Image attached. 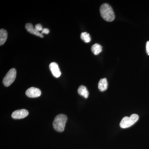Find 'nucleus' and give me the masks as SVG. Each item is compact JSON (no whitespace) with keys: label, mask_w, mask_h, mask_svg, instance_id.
<instances>
[{"label":"nucleus","mask_w":149,"mask_h":149,"mask_svg":"<svg viewBox=\"0 0 149 149\" xmlns=\"http://www.w3.org/2000/svg\"><path fill=\"white\" fill-rule=\"evenodd\" d=\"M81 39L85 43L90 42L91 41V37L90 34L86 32H83L80 35Z\"/></svg>","instance_id":"nucleus-13"},{"label":"nucleus","mask_w":149,"mask_h":149,"mask_svg":"<svg viewBox=\"0 0 149 149\" xmlns=\"http://www.w3.org/2000/svg\"><path fill=\"white\" fill-rule=\"evenodd\" d=\"M139 119V116L137 114L131 115L130 117L125 116L123 118L120 123V126L121 128H128L133 125Z\"/></svg>","instance_id":"nucleus-3"},{"label":"nucleus","mask_w":149,"mask_h":149,"mask_svg":"<svg viewBox=\"0 0 149 149\" xmlns=\"http://www.w3.org/2000/svg\"><path fill=\"white\" fill-rule=\"evenodd\" d=\"M16 74V70L15 68L10 70L3 79V83L4 85L6 87L10 86L15 80Z\"/></svg>","instance_id":"nucleus-4"},{"label":"nucleus","mask_w":149,"mask_h":149,"mask_svg":"<svg viewBox=\"0 0 149 149\" xmlns=\"http://www.w3.org/2000/svg\"><path fill=\"white\" fill-rule=\"evenodd\" d=\"M67 119V117L65 115H58L55 118L53 123L54 129L58 132L63 131Z\"/></svg>","instance_id":"nucleus-2"},{"label":"nucleus","mask_w":149,"mask_h":149,"mask_svg":"<svg viewBox=\"0 0 149 149\" xmlns=\"http://www.w3.org/2000/svg\"><path fill=\"white\" fill-rule=\"evenodd\" d=\"M108 88L107 80L106 78L100 79L98 83L99 90L101 92L106 91Z\"/></svg>","instance_id":"nucleus-9"},{"label":"nucleus","mask_w":149,"mask_h":149,"mask_svg":"<svg viewBox=\"0 0 149 149\" xmlns=\"http://www.w3.org/2000/svg\"><path fill=\"white\" fill-rule=\"evenodd\" d=\"M8 33L5 29H1L0 30V45L4 44L7 39Z\"/></svg>","instance_id":"nucleus-10"},{"label":"nucleus","mask_w":149,"mask_h":149,"mask_svg":"<svg viewBox=\"0 0 149 149\" xmlns=\"http://www.w3.org/2000/svg\"><path fill=\"white\" fill-rule=\"evenodd\" d=\"M146 49L147 53L149 55V41L147 42Z\"/></svg>","instance_id":"nucleus-16"},{"label":"nucleus","mask_w":149,"mask_h":149,"mask_svg":"<svg viewBox=\"0 0 149 149\" xmlns=\"http://www.w3.org/2000/svg\"><path fill=\"white\" fill-rule=\"evenodd\" d=\"M100 12L101 15L106 21L112 22L114 20V12L111 7L108 4H103L100 8Z\"/></svg>","instance_id":"nucleus-1"},{"label":"nucleus","mask_w":149,"mask_h":149,"mask_svg":"<svg viewBox=\"0 0 149 149\" xmlns=\"http://www.w3.org/2000/svg\"><path fill=\"white\" fill-rule=\"evenodd\" d=\"M25 28L27 29V31L31 34L33 35H36L42 38L43 36L42 33H40V32L37 31L35 28L33 27V25L31 23H27L25 25Z\"/></svg>","instance_id":"nucleus-8"},{"label":"nucleus","mask_w":149,"mask_h":149,"mask_svg":"<svg viewBox=\"0 0 149 149\" xmlns=\"http://www.w3.org/2000/svg\"><path fill=\"white\" fill-rule=\"evenodd\" d=\"M29 114V112L24 109L17 110L13 113L11 116L15 119H22L27 117Z\"/></svg>","instance_id":"nucleus-5"},{"label":"nucleus","mask_w":149,"mask_h":149,"mask_svg":"<svg viewBox=\"0 0 149 149\" xmlns=\"http://www.w3.org/2000/svg\"><path fill=\"white\" fill-rule=\"evenodd\" d=\"M77 92L79 95L83 96L85 98H88L89 97V92L85 86L83 85L80 86L78 88Z\"/></svg>","instance_id":"nucleus-11"},{"label":"nucleus","mask_w":149,"mask_h":149,"mask_svg":"<svg viewBox=\"0 0 149 149\" xmlns=\"http://www.w3.org/2000/svg\"><path fill=\"white\" fill-rule=\"evenodd\" d=\"M49 68L55 77L58 78L60 77L61 73L57 63L55 62L51 63L49 65Z\"/></svg>","instance_id":"nucleus-7"},{"label":"nucleus","mask_w":149,"mask_h":149,"mask_svg":"<svg viewBox=\"0 0 149 149\" xmlns=\"http://www.w3.org/2000/svg\"><path fill=\"white\" fill-rule=\"evenodd\" d=\"M91 50L95 55H98L102 51V47L98 44H95L91 47Z\"/></svg>","instance_id":"nucleus-12"},{"label":"nucleus","mask_w":149,"mask_h":149,"mask_svg":"<svg viewBox=\"0 0 149 149\" xmlns=\"http://www.w3.org/2000/svg\"><path fill=\"white\" fill-rule=\"evenodd\" d=\"M42 92L40 89L35 87H31L27 89L26 91V95L30 98H36L40 97Z\"/></svg>","instance_id":"nucleus-6"},{"label":"nucleus","mask_w":149,"mask_h":149,"mask_svg":"<svg viewBox=\"0 0 149 149\" xmlns=\"http://www.w3.org/2000/svg\"><path fill=\"white\" fill-rule=\"evenodd\" d=\"M35 29L37 30L38 32H40V31H42L43 28H42V26L41 25V24H36L35 26Z\"/></svg>","instance_id":"nucleus-14"},{"label":"nucleus","mask_w":149,"mask_h":149,"mask_svg":"<svg viewBox=\"0 0 149 149\" xmlns=\"http://www.w3.org/2000/svg\"><path fill=\"white\" fill-rule=\"evenodd\" d=\"M49 30L47 28H43L42 31V34H49Z\"/></svg>","instance_id":"nucleus-15"}]
</instances>
